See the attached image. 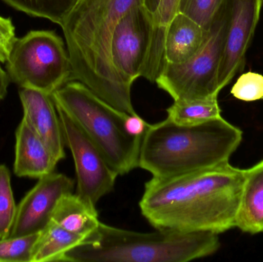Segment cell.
<instances>
[{
  "label": "cell",
  "mask_w": 263,
  "mask_h": 262,
  "mask_svg": "<svg viewBox=\"0 0 263 262\" xmlns=\"http://www.w3.org/2000/svg\"><path fill=\"white\" fill-rule=\"evenodd\" d=\"M229 23L219 70L222 90L236 74L243 70L247 50L253 41L263 4L262 0H227Z\"/></svg>",
  "instance_id": "cell-10"
},
{
  "label": "cell",
  "mask_w": 263,
  "mask_h": 262,
  "mask_svg": "<svg viewBox=\"0 0 263 262\" xmlns=\"http://www.w3.org/2000/svg\"><path fill=\"white\" fill-rule=\"evenodd\" d=\"M100 149L109 166L124 175L139 167L142 138L132 136L125 126L129 114L114 108L79 81H69L52 94Z\"/></svg>",
  "instance_id": "cell-5"
},
{
  "label": "cell",
  "mask_w": 263,
  "mask_h": 262,
  "mask_svg": "<svg viewBox=\"0 0 263 262\" xmlns=\"http://www.w3.org/2000/svg\"><path fill=\"white\" fill-rule=\"evenodd\" d=\"M143 0H77L60 24L70 59V81L87 86L102 99L129 115L137 114L132 86L111 61V42L122 17Z\"/></svg>",
  "instance_id": "cell-2"
},
{
  "label": "cell",
  "mask_w": 263,
  "mask_h": 262,
  "mask_svg": "<svg viewBox=\"0 0 263 262\" xmlns=\"http://www.w3.org/2000/svg\"><path fill=\"white\" fill-rule=\"evenodd\" d=\"M39 233L0 239V262H32Z\"/></svg>",
  "instance_id": "cell-22"
},
{
  "label": "cell",
  "mask_w": 263,
  "mask_h": 262,
  "mask_svg": "<svg viewBox=\"0 0 263 262\" xmlns=\"http://www.w3.org/2000/svg\"><path fill=\"white\" fill-rule=\"evenodd\" d=\"M84 240L51 221L40 232L34 246L32 262L63 261L66 254Z\"/></svg>",
  "instance_id": "cell-18"
},
{
  "label": "cell",
  "mask_w": 263,
  "mask_h": 262,
  "mask_svg": "<svg viewBox=\"0 0 263 262\" xmlns=\"http://www.w3.org/2000/svg\"><path fill=\"white\" fill-rule=\"evenodd\" d=\"M16 10L31 16L50 20L60 25L63 23L77 0H3Z\"/></svg>",
  "instance_id": "cell-20"
},
{
  "label": "cell",
  "mask_w": 263,
  "mask_h": 262,
  "mask_svg": "<svg viewBox=\"0 0 263 262\" xmlns=\"http://www.w3.org/2000/svg\"><path fill=\"white\" fill-rule=\"evenodd\" d=\"M166 112L168 119L182 126L199 124L222 117L217 98L174 101Z\"/></svg>",
  "instance_id": "cell-19"
},
{
  "label": "cell",
  "mask_w": 263,
  "mask_h": 262,
  "mask_svg": "<svg viewBox=\"0 0 263 262\" xmlns=\"http://www.w3.org/2000/svg\"><path fill=\"white\" fill-rule=\"evenodd\" d=\"M244 175L236 227L254 235L263 232V160L244 169Z\"/></svg>",
  "instance_id": "cell-16"
},
{
  "label": "cell",
  "mask_w": 263,
  "mask_h": 262,
  "mask_svg": "<svg viewBox=\"0 0 263 262\" xmlns=\"http://www.w3.org/2000/svg\"><path fill=\"white\" fill-rule=\"evenodd\" d=\"M262 1H263V0H262Z\"/></svg>",
  "instance_id": "cell-28"
},
{
  "label": "cell",
  "mask_w": 263,
  "mask_h": 262,
  "mask_svg": "<svg viewBox=\"0 0 263 262\" xmlns=\"http://www.w3.org/2000/svg\"><path fill=\"white\" fill-rule=\"evenodd\" d=\"M16 38L12 20L0 15V63L7 62Z\"/></svg>",
  "instance_id": "cell-25"
},
{
  "label": "cell",
  "mask_w": 263,
  "mask_h": 262,
  "mask_svg": "<svg viewBox=\"0 0 263 262\" xmlns=\"http://www.w3.org/2000/svg\"><path fill=\"white\" fill-rule=\"evenodd\" d=\"M242 132L222 117L191 126L168 118L149 125L142 140L139 167L170 178L229 163Z\"/></svg>",
  "instance_id": "cell-3"
},
{
  "label": "cell",
  "mask_w": 263,
  "mask_h": 262,
  "mask_svg": "<svg viewBox=\"0 0 263 262\" xmlns=\"http://www.w3.org/2000/svg\"><path fill=\"white\" fill-rule=\"evenodd\" d=\"M227 0L215 15L197 53L182 64H166L156 83L174 101L218 98L219 70L228 29Z\"/></svg>",
  "instance_id": "cell-6"
},
{
  "label": "cell",
  "mask_w": 263,
  "mask_h": 262,
  "mask_svg": "<svg viewBox=\"0 0 263 262\" xmlns=\"http://www.w3.org/2000/svg\"><path fill=\"white\" fill-rule=\"evenodd\" d=\"M20 98L23 118L44 142L57 162L66 157L60 117L52 95L29 88H21Z\"/></svg>",
  "instance_id": "cell-12"
},
{
  "label": "cell",
  "mask_w": 263,
  "mask_h": 262,
  "mask_svg": "<svg viewBox=\"0 0 263 262\" xmlns=\"http://www.w3.org/2000/svg\"><path fill=\"white\" fill-rule=\"evenodd\" d=\"M17 206L11 186L10 171L5 165H0V239L10 234Z\"/></svg>",
  "instance_id": "cell-21"
},
{
  "label": "cell",
  "mask_w": 263,
  "mask_h": 262,
  "mask_svg": "<svg viewBox=\"0 0 263 262\" xmlns=\"http://www.w3.org/2000/svg\"><path fill=\"white\" fill-rule=\"evenodd\" d=\"M51 221L85 239L97 231L101 223L96 206L72 192L60 198Z\"/></svg>",
  "instance_id": "cell-17"
},
{
  "label": "cell",
  "mask_w": 263,
  "mask_h": 262,
  "mask_svg": "<svg viewBox=\"0 0 263 262\" xmlns=\"http://www.w3.org/2000/svg\"><path fill=\"white\" fill-rule=\"evenodd\" d=\"M231 94L242 101L262 99L263 75L253 72L242 74L232 88Z\"/></svg>",
  "instance_id": "cell-24"
},
{
  "label": "cell",
  "mask_w": 263,
  "mask_h": 262,
  "mask_svg": "<svg viewBox=\"0 0 263 262\" xmlns=\"http://www.w3.org/2000/svg\"><path fill=\"white\" fill-rule=\"evenodd\" d=\"M125 126L128 133L132 136L143 138L149 124L137 114L128 115L125 122Z\"/></svg>",
  "instance_id": "cell-26"
},
{
  "label": "cell",
  "mask_w": 263,
  "mask_h": 262,
  "mask_svg": "<svg viewBox=\"0 0 263 262\" xmlns=\"http://www.w3.org/2000/svg\"><path fill=\"white\" fill-rule=\"evenodd\" d=\"M75 182L64 174L52 172L39 178L38 183L17 206L9 237L39 233L51 221L59 200L72 193Z\"/></svg>",
  "instance_id": "cell-11"
},
{
  "label": "cell",
  "mask_w": 263,
  "mask_h": 262,
  "mask_svg": "<svg viewBox=\"0 0 263 262\" xmlns=\"http://www.w3.org/2000/svg\"><path fill=\"white\" fill-rule=\"evenodd\" d=\"M208 30L184 14L178 12L168 24L165 37L166 64H182L200 49Z\"/></svg>",
  "instance_id": "cell-15"
},
{
  "label": "cell",
  "mask_w": 263,
  "mask_h": 262,
  "mask_svg": "<svg viewBox=\"0 0 263 262\" xmlns=\"http://www.w3.org/2000/svg\"><path fill=\"white\" fill-rule=\"evenodd\" d=\"M6 63L12 83L50 95L72 75L67 48L53 31H30L16 38Z\"/></svg>",
  "instance_id": "cell-7"
},
{
  "label": "cell",
  "mask_w": 263,
  "mask_h": 262,
  "mask_svg": "<svg viewBox=\"0 0 263 262\" xmlns=\"http://www.w3.org/2000/svg\"><path fill=\"white\" fill-rule=\"evenodd\" d=\"M180 0H143V6L151 15L153 35L142 76L156 83L166 66L165 37L166 29L173 17L179 12Z\"/></svg>",
  "instance_id": "cell-14"
},
{
  "label": "cell",
  "mask_w": 263,
  "mask_h": 262,
  "mask_svg": "<svg viewBox=\"0 0 263 262\" xmlns=\"http://www.w3.org/2000/svg\"><path fill=\"white\" fill-rule=\"evenodd\" d=\"M57 107L65 145L71 151L77 174V194L97 206L114 189L118 174L79 125Z\"/></svg>",
  "instance_id": "cell-8"
},
{
  "label": "cell",
  "mask_w": 263,
  "mask_h": 262,
  "mask_svg": "<svg viewBox=\"0 0 263 262\" xmlns=\"http://www.w3.org/2000/svg\"><path fill=\"white\" fill-rule=\"evenodd\" d=\"M57 164L49 148L23 118L15 132V175L39 179L55 172Z\"/></svg>",
  "instance_id": "cell-13"
},
{
  "label": "cell",
  "mask_w": 263,
  "mask_h": 262,
  "mask_svg": "<svg viewBox=\"0 0 263 262\" xmlns=\"http://www.w3.org/2000/svg\"><path fill=\"white\" fill-rule=\"evenodd\" d=\"M244 169L229 163L170 178L153 177L139 201L155 229L219 234L236 227Z\"/></svg>",
  "instance_id": "cell-1"
},
{
  "label": "cell",
  "mask_w": 263,
  "mask_h": 262,
  "mask_svg": "<svg viewBox=\"0 0 263 262\" xmlns=\"http://www.w3.org/2000/svg\"><path fill=\"white\" fill-rule=\"evenodd\" d=\"M152 35L153 21L143 5L129 9L114 30L111 61L116 72L129 86L142 76Z\"/></svg>",
  "instance_id": "cell-9"
},
{
  "label": "cell",
  "mask_w": 263,
  "mask_h": 262,
  "mask_svg": "<svg viewBox=\"0 0 263 262\" xmlns=\"http://www.w3.org/2000/svg\"><path fill=\"white\" fill-rule=\"evenodd\" d=\"M220 247L216 232H179L156 229L139 232L100 223L63 261L186 262L210 256Z\"/></svg>",
  "instance_id": "cell-4"
},
{
  "label": "cell",
  "mask_w": 263,
  "mask_h": 262,
  "mask_svg": "<svg viewBox=\"0 0 263 262\" xmlns=\"http://www.w3.org/2000/svg\"><path fill=\"white\" fill-rule=\"evenodd\" d=\"M225 0H180L179 12L208 30L216 12Z\"/></svg>",
  "instance_id": "cell-23"
},
{
  "label": "cell",
  "mask_w": 263,
  "mask_h": 262,
  "mask_svg": "<svg viewBox=\"0 0 263 262\" xmlns=\"http://www.w3.org/2000/svg\"><path fill=\"white\" fill-rule=\"evenodd\" d=\"M9 80L7 72L3 70L2 66H0V100L4 99L7 95L8 86H9Z\"/></svg>",
  "instance_id": "cell-27"
}]
</instances>
